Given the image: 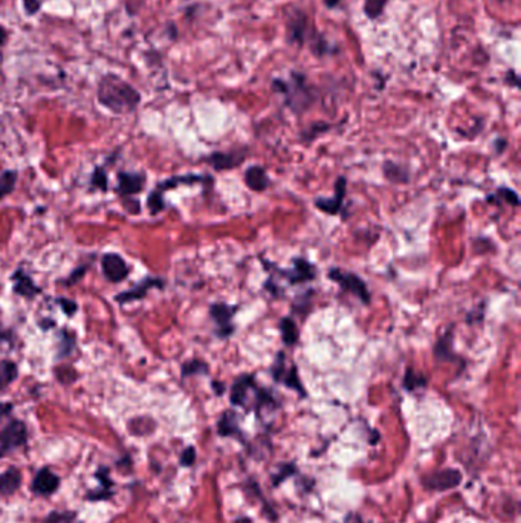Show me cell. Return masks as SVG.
<instances>
[{
	"mask_svg": "<svg viewBox=\"0 0 521 523\" xmlns=\"http://www.w3.org/2000/svg\"><path fill=\"white\" fill-rule=\"evenodd\" d=\"M271 373H272L274 381L283 383L286 387H289V389H293L296 392H298L301 397H306V390H304L303 384H301V379L298 378L296 366H292L291 370L285 368V354L283 352H278V355L276 358V363H274V366H272Z\"/></svg>",
	"mask_w": 521,
	"mask_h": 523,
	"instance_id": "cell-4",
	"label": "cell"
},
{
	"mask_svg": "<svg viewBox=\"0 0 521 523\" xmlns=\"http://www.w3.org/2000/svg\"><path fill=\"white\" fill-rule=\"evenodd\" d=\"M425 386H427V378H425L423 375H419V373H416L413 369H407L406 378H403V387H406L407 390L411 392Z\"/></svg>",
	"mask_w": 521,
	"mask_h": 523,
	"instance_id": "cell-27",
	"label": "cell"
},
{
	"mask_svg": "<svg viewBox=\"0 0 521 523\" xmlns=\"http://www.w3.org/2000/svg\"><path fill=\"white\" fill-rule=\"evenodd\" d=\"M462 482V473L452 468H445V470L431 473L428 476H425L422 484L427 490L434 491H447L451 488H456Z\"/></svg>",
	"mask_w": 521,
	"mask_h": 523,
	"instance_id": "cell-5",
	"label": "cell"
},
{
	"mask_svg": "<svg viewBox=\"0 0 521 523\" xmlns=\"http://www.w3.org/2000/svg\"><path fill=\"white\" fill-rule=\"evenodd\" d=\"M346 187H347V179L341 176V178H338L337 182H335V194L332 196V198L315 199L313 202L315 207L331 216L338 214L341 212L342 201H344V196H346Z\"/></svg>",
	"mask_w": 521,
	"mask_h": 523,
	"instance_id": "cell-10",
	"label": "cell"
},
{
	"mask_svg": "<svg viewBox=\"0 0 521 523\" xmlns=\"http://www.w3.org/2000/svg\"><path fill=\"white\" fill-rule=\"evenodd\" d=\"M101 269H102V274L106 276L107 280L112 282V283H120V282L124 280V278H127L129 271H130L126 260L116 253H109L102 257Z\"/></svg>",
	"mask_w": 521,
	"mask_h": 523,
	"instance_id": "cell-7",
	"label": "cell"
},
{
	"mask_svg": "<svg viewBox=\"0 0 521 523\" xmlns=\"http://www.w3.org/2000/svg\"><path fill=\"white\" fill-rule=\"evenodd\" d=\"M144 184H146V176L142 173H129L120 172L118 173V193L122 196H132L141 193Z\"/></svg>",
	"mask_w": 521,
	"mask_h": 523,
	"instance_id": "cell-11",
	"label": "cell"
},
{
	"mask_svg": "<svg viewBox=\"0 0 521 523\" xmlns=\"http://www.w3.org/2000/svg\"><path fill=\"white\" fill-rule=\"evenodd\" d=\"M61 335H63V343H61V346H60V357L61 355L66 357V355H69L71 352H72V348H74V344H75V338L72 335L67 334L66 331H63V334H61Z\"/></svg>",
	"mask_w": 521,
	"mask_h": 523,
	"instance_id": "cell-31",
	"label": "cell"
},
{
	"mask_svg": "<svg viewBox=\"0 0 521 523\" xmlns=\"http://www.w3.org/2000/svg\"><path fill=\"white\" fill-rule=\"evenodd\" d=\"M58 304H60V307L61 308H63V312H65V314L66 315H74L75 314V312H77V303H75V302H72V300H67V298H58Z\"/></svg>",
	"mask_w": 521,
	"mask_h": 523,
	"instance_id": "cell-33",
	"label": "cell"
},
{
	"mask_svg": "<svg viewBox=\"0 0 521 523\" xmlns=\"http://www.w3.org/2000/svg\"><path fill=\"white\" fill-rule=\"evenodd\" d=\"M58 484H60L58 478L49 470V468H42L32 482V488L36 493L46 496L56 491L58 488Z\"/></svg>",
	"mask_w": 521,
	"mask_h": 523,
	"instance_id": "cell-16",
	"label": "cell"
},
{
	"mask_svg": "<svg viewBox=\"0 0 521 523\" xmlns=\"http://www.w3.org/2000/svg\"><path fill=\"white\" fill-rule=\"evenodd\" d=\"M6 40H8V32H6L3 26H0V46H3Z\"/></svg>",
	"mask_w": 521,
	"mask_h": 523,
	"instance_id": "cell-39",
	"label": "cell"
},
{
	"mask_svg": "<svg viewBox=\"0 0 521 523\" xmlns=\"http://www.w3.org/2000/svg\"><path fill=\"white\" fill-rule=\"evenodd\" d=\"M246 152H214L210 155L207 161L210 162V166L216 170H228V168H236L240 162L245 161Z\"/></svg>",
	"mask_w": 521,
	"mask_h": 523,
	"instance_id": "cell-13",
	"label": "cell"
},
{
	"mask_svg": "<svg viewBox=\"0 0 521 523\" xmlns=\"http://www.w3.org/2000/svg\"><path fill=\"white\" fill-rule=\"evenodd\" d=\"M452 326L445 332V334L437 340L434 346V357L439 361H456L461 363L462 358L458 357L454 350H452Z\"/></svg>",
	"mask_w": 521,
	"mask_h": 523,
	"instance_id": "cell-15",
	"label": "cell"
},
{
	"mask_svg": "<svg viewBox=\"0 0 521 523\" xmlns=\"http://www.w3.org/2000/svg\"><path fill=\"white\" fill-rule=\"evenodd\" d=\"M71 515L67 514H60V513H52L49 518L46 519L45 523H71Z\"/></svg>",
	"mask_w": 521,
	"mask_h": 523,
	"instance_id": "cell-35",
	"label": "cell"
},
{
	"mask_svg": "<svg viewBox=\"0 0 521 523\" xmlns=\"http://www.w3.org/2000/svg\"><path fill=\"white\" fill-rule=\"evenodd\" d=\"M326 3H327L329 6H335V5L338 3V0H326Z\"/></svg>",
	"mask_w": 521,
	"mask_h": 523,
	"instance_id": "cell-42",
	"label": "cell"
},
{
	"mask_svg": "<svg viewBox=\"0 0 521 523\" xmlns=\"http://www.w3.org/2000/svg\"><path fill=\"white\" fill-rule=\"evenodd\" d=\"M97 97L100 103L113 113H130L141 103V93L132 85L109 74L100 80Z\"/></svg>",
	"mask_w": 521,
	"mask_h": 523,
	"instance_id": "cell-1",
	"label": "cell"
},
{
	"mask_svg": "<svg viewBox=\"0 0 521 523\" xmlns=\"http://www.w3.org/2000/svg\"><path fill=\"white\" fill-rule=\"evenodd\" d=\"M386 3H387V0H366V6H364L366 14L372 19L378 17L384 11V6H386Z\"/></svg>",
	"mask_w": 521,
	"mask_h": 523,
	"instance_id": "cell-29",
	"label": "cell"
},
{
	"mask_svg": "<svg viewBox=\"0 0 521 523\" xmlns=\"http://www.w3.org/2000/svg\"><path fill=\"white\" fill-rule=\"evenodd\" d=\"M245 182L254 192H263L269 186V178L263 167L254 166L245 172Z\"/></svg>",
	"mask_w": 521,
	"mask_h": 523,
	"instance_id": "cell-17",
	"label": "cell"
},
{
	"mask_svg": "<svg viewBox=\"0 0 521 523\" xmlns=\"http://www.w3.org/2000/svg\"><path fill=\"white\" fill-rule=\"evenodd\" d=\"M277 273L282 277L287 278L291 285L309 282V280H313V278L317 277V269H315L313 265H311L306 259H296L293 260V268L292 269L283 271V269L277 268Z\"/></svg>",
	"mask_w": 521,
	"mask_h": 523,
	"instance_id": "cell-9",
	"label": "cell"
},
{
	"mask_svg": "<svg viewBox=\"0 0 521 523\" xmlns=\"http://www.w3.org/2000/svg\"><path fill=\"white\" fill-rule=\"evenodd\" d=\"M195 459H196V452H195V448H193V447H190V448H187V450H185V452L182 453L181 462H182V465L190 467V465H193Z\"/></svg>",
	"mask_w": 521,
	"mask_h": 523,
	"instance_id": "cell-34",
	"label": "cell"
},
{
	"mask_svg": "<svg viewBox=\"0 0 521 523\" xmlns=\"http://www.w3.org/2000/svg\"><path fill=\"white\" fill-rule=\"evenodd\" d=\"M19 375V369L17 364L14 361H10V359H3L0 363V390L8 387Z\"/></svg>",
	"mask_w": 521,
	"mask_h": 523,
	"instance_id": "cell-23",
	"label": "cell"
},
{
	"mask_svg": "<svg viewBox=\"0 0 521 523\" xmlns=\"http://www.w3.org/2000/svg\"><path fill=\"white\" fill-rule=\"evenodd\" d=\"M147 207L152 214L161 213L164 208H166V202H164V193L159 192V190H153L152 193L148 194L147 199Z\"/></svg>",
	"mask_w": 521,
	"mask_h": 523,
	"instance_id": "cell-28",
	"label": "cell"
},
{
	"mask_svg": "<svg viewBox=\"0 0 521 523\" xmlns=\"http://www.w3.org/2000/svg\"><path fill=\"white\" fill-rule=\"evenodd\" d=\"M327 276L331 280L338 283L346 293H351L362 303L366 304L370 303V291L367 288L366 282L362 280L359 276H356L355 273H348V271H342L340 268H332L331 271H329Z\"/></svg>",
	"mask_w": 521,
	"mask_h": 523,
	"instance_id": "cell-3",
	"label": "cell"
},
{
	"mask_svg": "<svg viewBox=\"0 0 521 523\" xmlns=\"http://www.w3.org/2000/svg\"><path fill=\"white\" fill-rule=\"evenodd\" d=\"M92 186L93 187H97V188H100V190H102V192H106V190H107V184H109V182H107V173H106V170L104 168H102V167H97V168H95V172H93V175H92Z\"/></svg>",
	"mask_w": 521,
	"mask_h": 523,
	"instance_id": "cell-30",
	"label": "cell"
},
{
	"mask_svg": "<svg viewBox=\"0 0 521 523\" xmlns=\"http://www.w3.org/2000/svg\"><path fill=\"white\" fill-rule=\"evenodd\" d=\"M85 273H86V267H80V268H77V269H75V271H72L71 276L67 277L63 283H65V285H67V288H69V287H72L74 283L80 282L81 278L85 277Z\"/></svg>",
	"mask_w": 521,
	"mask_h": 523,
	"instance_id": "cell-32",
	"label": "cell"
},
{
	"mask_svg": "<svg viewBox=\"0 0 521 523\" xmlns=\"http://www.w3.org/2000/svg\"><path fill=\"white\" fill-rule=\"evenodd\" d=\"M283 470H285L283 473H280V474H278L280 478H276V479H274V484H280V482H282L285 478H287V474H289L291 471H296V468H293L292 465H285V467H283Z\"/></svg>",
	"mask_w": 521,
	"mask_h": 523,
	"instance_id": "cell-38",
	"label": "cell"
},
{
	"mask_svg": "<svg viewBox=\"0 0 521 523\" xmlns=\"http://www.w3.org/2000/svg\"><path fill=\"white\" fill-rule=\"evenodd\" d=\"M486 201H488L489 203H494V202L500 203V201H505V202L512 203L513 207H517L518 203H520L518 194H517L516 192H513V190L506 188V187L498 188V192H497V193H494V194H489L488 198H486Z\"/></svg>",
	"mask_w": 521,
	"mask_h": 523,
	"instance_id": "cell-26",
	"label": "cell"
},
{
	"mask_svg": "<svg viewBox=\"0 0 521 523\" xmlns=\"http://www.w3.org/2000/svg\"><path fill=\"white\" fill-rule=\"evenodd\" d=\"M217 432L221 436H236L242 439V432L239 427V419L234 412H225L217 424Z\"/></svg>",
	"mask_w": 521,
	"mask_h": 523,
	"instance_id": "cell-18",
	"label": "cell"
},
{
	"mask_svg": "<svg viewBox=\"0 0 521 523\" xmlns=\"http://www.w3.org/2000/svg\"><path fill=\"white\" fill-rule=\"evenodd\" d=\"M237 308L228 307L225 303H214L210 308V315L216 323V334L221 338H228L232 332H234V326H232V317H234Z\"/></svg>",
	"mask_w": 521,
	"mask_h": 523,
	"instance_id": "cell-6",
	"label": "cell"
},
{
	"mask_svg": "<svg viewBox=\"0 0 521 523\" xmlns=\"http://www.w3.org/2000/svg\"><path fill=\"white\" fill-rule=\"evenodd\" d=\"M384 175L388 181L395 182V184H406L410 179L408 170L407 167H403L401 164H395L392 161H387L384 164Z\"/></svg>",
	"mask_w": 521,
	"mask_h": 523,
	"instance_id": "cell-20",
	"label": "cell"
},
{
	"mask_svg": "<svg viewBox=\"0 0 521 523\" xmlns=\"http://www.w3.org/2000/svg\"><path fill=\"white\" fill-rule=\"evenodd\" d=\"M212 389H214V392L217 393V395H222V393L225 392V386L222 383H212Z\"/></svg>",
	"mask_w": 521,
	"mask_h": 523,
	"instance_id": "cell-40",
	"label": "cell"
},
{
	"mask_svg": "<svg viewBox=\"0 0 521 523\" xmlns=\"http://www.w3.org/2000/svg\"><path fill=\"white\" fill-rule=\"evenodd\" d=\"M205 181V176L202 175H184V176H173V178H170L167 181L161 182V184L156 186V190H159V192H166V190H171V188H176L179 184H196V182H203Z\"/></svg>",
	"mask_w": 521,
	"mask_h": 523,
	"instance_id": "cell-21",
	"label": "cell"
},
{
	"mask_svg": "<svg viewBox=\"0 0 521 523\" xmlns=\"http://www.w3.org/2000/svg\"><path fill=\"white\" fill-rule=\"evenodd\" d=\"M236 523H251V520H250V519H246V518H245V519H240V520H237Z\"/></svg>",
	"mask_w": 521,
	"mask_h": 523,
	"instance_id": "cell-43",
	"label": "cell"
},
{
	"mask_svg": "<svg viewBox=\"0 0 521 523\" xmlns=\"http://www.w3.org/2000/svg\"><path fill=\"white\" fill-rule=\"evenodd\" d=\"M10 410H11V404H0V413H2V415L8 413Z\"/></svg>",
	"mask_w": 521,
	"mask_h": 523,
	"instance_id": "cell-41",
	"label": "cell"
},
{
	"mask_svg": "<svg viewBox=\"0 0 521 523\" xmlns=\"http://www.w3.org/2000/svg\"><path fill=\"white\" fill-rule=\"evenodd\" d=\"M164 282L161 280V278H146L142 283H140L138 287H135L129 291H124V293H121L116 296V302L124 304V303H130V302H135V300H142L144 297H146L147 291L152 289V288H164L162 287Z\"/></svg>",
	"mask_w": 521,
	"mask_h": 523,
	"instance_id": "cell-12",
	"label": "cell"
},
{
	"mask_svg": "<svg viewBox=\"0 0 521 523\" xmlns=\"http://www.w3.org/2000/svg\"><path fill=\"white\" fill-rule=\"evenodd\" d=\"M12 282H14L12 291H14V294H17V296L32 298V297H36L37 294L42 293V289H40L37 285L34 283L32 278L26 273H23L22 269H17L16 273L12 274Z\"/></svg>",
	"mask_w": 521,
	"mask_h": 523,
	"instance_id": "cell-14",
	"label": "cell"
},
{
	"mask_svg": "<svg viewBox=\"0 0 521 523\" xmlns=\"http://www.w3.org/2000/svg\"><path fill=\"white\" fill-rule=\"evenodd\" d=\"M20 482H22V474L17 468H10V470L0 474V493L5 496L16 493L20 487Z\"/></svg>",
	"mask_w": 521,
	"mask_h": 523,
	"instance_id": "cell-19",
	"label": "cell"
},
{
	"mask_svg": "<svg viewBox=\"0 0 521 523\" xmlns=\"http://www.w3.org/2000/svg\"><path fill=\"white\" fill-rule=\"evenodd\" d=\"M230 399L231 404L245 407L246 410L252 407L256 412H260L268 407H276V399L268 390L257 387L252 375H242L236 379L231 387Z\"/></svg>",
	"mask_w": 521,
	"mask_h": 523,
	"instance_id": "cell-2",
	"label": "cell"
},
{
	"mask_svg": "<svg viewBox=\"0 0 521 523\" xmlns=\"http://www.w3.org/2000/svg\"><path fill=\"white\" fill-rule=\"evenodd\" d=\"M17 182V172L14 170H6L0 175V199H3L5 196L12 193V190L16 187Z\"/></svg>",
	"mask_w": 521,
	"mask_h": 523,
	"instance_id": "cell-25",
	"label": "cell"
},
{
	"mask_svg": "<svg viewBox=\"0 0 521 523\" xmlns=\"http://www.w3.org/2000/svg\"><path fill=\"white\" fill-rule=\"evenodd\" d=\"M122 203H124V207L129 210V213H132V214H140V212H141V205H140V202H138V199H124V202H122Z\"/></svg>",
	"mask_w": 521,
	"mask_h": 523,
	"instance_id": "cell-37",
	"label": "cell"
},
{
	"mask_svg": "<svg viewBox=\"0 0 521 523\" xmlns=\"http://www.w3.org/2000/svg\"><path fill=\"white\" fill-rule=\"evenodd\" d=\"M280 332H282V338L286 346H293L298 342V328L296 322L289 317H285L280 320Z\"/></svg>",
	"mask_w": 521,
	"mask_h": 523,
	"instance_id": "cell-22",
	"label": "cell"
},
{
	"mask_svg": "<svg viewBox=\"0 0 521 523\" xmlns=\"http://www.w3.org/2000/svg\"><path fill=\"white\" fill-rule=\"evenodd\" d=\"M182 378L193 377V375H207L210 368L208 364L202 359H190V361L182 364Z\"/></svg>",
	"mask_w": 521,
	"mask_h": 523,
	"instance_id": "cell-24",
	"label": "cell"
},
{
	"mask_svg": "<svg viewBox=\"0 0 521 523\" xmlns=\"http://www.w3.org/2000/svg\"><path fill=\"white\" fill-rule=\"evenodd\" d=\"M28 438V432H26V425L22 421H11V423L5 427V430L0 434V443H2V448L5 452L11 450L23 445Z\"/></svg>",
	"mask_w": 521,
	"mask_h": 523,
	"instance_id": "cell-8",
	"label": "cell"
},
{
	"mask_svg": "<svg viewBox=\"0 0 521 523\" xmlns=\"http://www.w3.org/2000/svg\"><path fill=\"white\" fill-rule=\"evenodd\" d=\"M26 14L34 16L40 10V0H23Z\"/></svg>",
	"mask_w": 521,
	"mask_h": 523,
	"instance_id": "cell-36",
	"label": "cell"
}]
</instances>
